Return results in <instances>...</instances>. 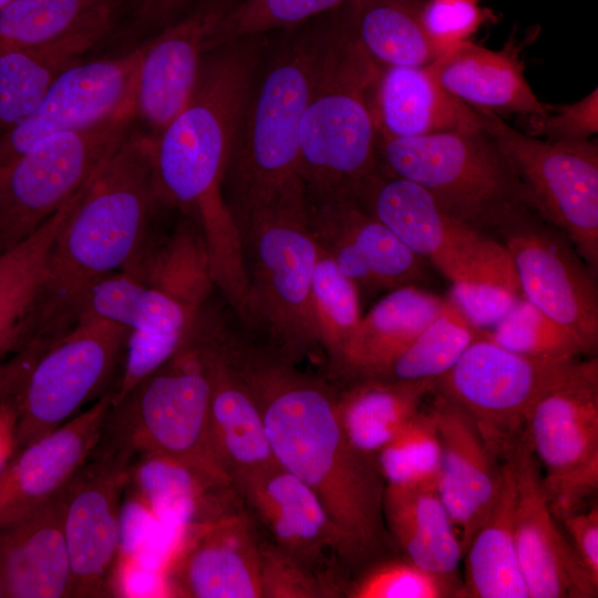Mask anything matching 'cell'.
<instances>
[{
  "label": "cell",
  "instance_id": "cell-1",
  "mask_svg": "<svg viewBox=\"0 0 598 598\" xmlns=\"http://www.w3.org/2000/svg\"><path fill=\"white\" fill-rule=\"evenodd\" d=\"M220 350L250 390L276 462L306 484L367 558L389 547L385 482L375 457L355 448L337 411V389L241 330Z\"/></svg>",
  "mask_w": 598,
  "mask_h": 598
},
{
  "label": "cell",
  "instance_id": "cell-2",
  "mask_svg": "<svg viewBox=\"0 0 598 598\" xmlns=\"http://www.w3.org/2000/svg\"><path fill=\"white\" fill-rule=\"evenodd\" d=\"M162 208L173 207L157 177L153 141L134 127L70 199L19 349L40 357L71 331L89 288L106 275L126 271L162 236L156 230Z\"/></svg>",
  "mask_w": 598,
  "mask_h": 598
},
{
  "label": "cell",
  "instance_id": "cell-3",
  "mask_svg": "<svg viewBox=\"0 0 598 598\" xmlns=\"http://www.w3.org/2000/svg\"><path fill=\"white\" fill-rule=\"evenodd\" d=\"M267 48L265 34H258L209 50L188 102L153 141L166 200L190 219L208 254L217 258L239 246V231L223 196V178Z\"/></svg>",
  "mask_w": 598,
  "mask_h": 598
},
{
  "label": "cell",
  "instance_id": "cell-4",
  "mask_svg": "<svg viewBox=\"0 0 598 598\" xmlns=\"http://www.w3.org/2000/svg\"><path fill=\"white\" fill-rule=\"evenodd\" d=\"M380 70L359 40L354 1L328 13L299 127L298 175L306 195H352L377 172L373 94Z\"/></svg>",
  "mask_w": 598,
  "mask_h": 598
},
{
  "label": "cell",
  "instance_id": "cell-5",
  "mask_svg": "<svg viewBox=\"0 0 598 598\" xmlns=\"http://www.w3.org/2000/svg\"><path fill=\"white\" fill-rule=\"evenodd\" d=\"M326 23L323 18L301 25L259 64L223 178V196L237 228L259 205L300 178L299 127Z\"/></svg>",
  "mask_w": 598,
  "mask_h": 598
},
{
  "label": "cell",
  "instance_id": "cell-6",
  "mask_svg": "<svg viewBox=\"0 0 598 598\" xmlns=\"http://www.w3.org/2000/svg\"><path fill=\"white\" fill-rule=\"evenodd\" d=\"M238 230L246 279L239 323L296 362L321 350L311 309L318 247L301 178L254 209Z\"/></svg>",
  "mask_w": 598,
  "mask_h": 598
},
{
  "label": "cell",
  "instance_id": "cell-7",
  "mask_svg": "<svg viewBox=\"0 0 598 598\" xmlns=\"http://www.w3.org/2000/svg\"><path fill=\"white\" fill-rule=\"evenodd\" d=\"M377 171L419 185L453 216L494 237L512 217L532 210L508 161L483 128L379 136Z\"/></svg>",
  "mask_w": 598,
  "mask_h": 598
},
{
  "label": "cell",
  "instance_id": "cell-8",
  "mask_svg": "<svg viewBox=\"0 0 598 598\" xmlns=\"http://www.w3.org/2000/svg\"><path fill=\"white\" fill-rule=\"evenodd\" d=\"M209 406L210 380L192 330L168 361L112 404L96 446L131 464L156 454L230 481L213 453Z\"/></svg>",
  "mask_w": 598,
  "mask_h": 598
},
{
  "label": "cell",
  "instance_id": "cell-9",
  "mask_svg": "<svg viewBox=\"0 0 598 598\" xmlns=\"http://www.w3.org/2000/svg\"><path fill=\"white\" fill-rule=\"evenodd\" d=\"M351 196L451 283L497 282L520 290L504 245L453 216L419 185L377 171Z\"/></svg>",
  "mask_w": 598,
  "mask_h": 598
},
{
  "label": "cell",
  "instance_id": "cell-10",
  "mask_svg": "<svg viewBox=\"0 0 598 598\" xmlns=\"http://www.w3.org/2000/svg\"><path fill=\"white\" fill-rule=\"evenodd\" d=\"M478 112L483 130L508 161L532 210L561 231L597 275V141H548L513 127L499 115Z\"/></svg>",
  "mask_w": 598,
  "mask_h": 598
},
{
  "label": "cell",
  "instance_id": "cell-11",
  "mask_svg": "<svg viewBox=\"0 0 598 598\" xmlns=\"http://www.w3.org/2000/svg\"><path fill=\"white\" fill-rule=\"evenodd\" d=\"M135 127L133 109L38 142L0 167V252L34 233L101 168Z\"/></svg>",
  "mask_w": 598,
  "mask_h": 598
},
{
  "label": "cell",
  "instance_id": "cell-12",
  "mask_svg": "<svg viewBox=\"0 0 598 598\" xmlns=\"http://www.w3.org/2000/svg\"><path fill=\"white\" fill-rule=\"evenodd\" d=\"M582 363L577 358L524 355L497 344L484 331L454 367L435 380L434 392L464 410L502 460L524 433L535 403Z\"/></svg>",
  "mask_w": 598,
  "mask_h": 598
},
{
  "label": "cell",
  "instance_id": "cell-13",
  "mask_svg": "<svg viewBox=\"0 0 598 598\" xmlns=\"http://www.w3.org/2000/svg\"><path fill=\"white\" fill-rule=\"evenodd\" d=\"M128 328L82 319L31 367L19 391L14 451L51 433L115 390Z\"/></svg>",
  "mask_w": 598,
  "mask_h": 598
},
{
  "label": "cell",
  "instance_id": "cell-14",
  "mask_svg": "<svg viewBox=\"0 0 598 598\" xmlns=\"http://www.w3.org/2000/svg\"><path fill=\"white\" fill-rule=\"evenodd\" d=\"M236 488L262 535L318 584L323 597H346L350 571L369 559L306 484L276 463Z\"/></svg>",
  "mask_w": 598,
  "mask_h": 598
},
{
  "label": "cell",
  "instance_id": "cell-15",
  "mask_svg": "<svg viewBox=\"0 0 598 598\" xmlns=\"http://www.w3.org/2000/svg\"><path fill=\"white\" fill-rule=\"evenodd\" d=\"M524 432L557 520L585 508L598 489L597 358L535 403Z\"/></svg>",
  "mask_w": 598,
  "mask_h": 598
},
{
  "label": "cell",
  "instance_id": "cell-16",
  "mask_svg": "<svg viewBox=\"0 0 598 598\" xmlns=\"http://www.w3.org/2000/svg\"><path fill=\"white\" fill-rule=\"evenodd\" d=\"M506 248L523 298L570 333L584 354L598 348L597 275L557 228L525 210L495 236Z\"/></svg>",
  "mask_w": 598,
  "mask_h": 598
},
{
  "label": "cell",
  "instance_id": "cell-17",
  "mask_svg": "<svg viewBox=\"0 0 598 598\" xmlns=\"http://www.w3.org/2000/svg\"><path fill=\"white\" fill-rule=\"evenodd\" d=\"M131 463L94 447L61 493L71 571V597L111 596L121 534V499Z\"/></svg>",
  "mask_w": 598,
  "mask_h": 598
},
{
  "label": "cell",
  "instance_id": "cell-18",
  "mask_svg": "<svg viewBox=\"0 0 598 598\" xmlns=\"http://www.w3.org/2000/svg\"><path fill=\"white\" fill-rule=\"evenodd\" d=\"M142 43L111 58L80 61L53 82L22 122L0 135V167L41 140L82 131L133 107Z\"/></svg>",
  "mask_w": 598,
  "mask_h": 598
},
{
  "label": "cell",
  "instance_id": "cell-19",
  "mask_svg": "<svg viewBox=\"0 0 598 598\" xmlns=\"http://www.w3.org/2000/svg\"><path fill=\"white\" fill-rule=\"evenodd\" d=\"M516 486L515 542L528 598H594L596 580L558 526L525 432L504 454Z\"/></svg>",
  "mask_w": 598,
  "mask_h": 598
},
{
  "label": "cell",
  "instance_id": "cell-20",
  "mask_svg": "<svg viewBox=\"0 0 598 598\" xmlns=\"http://www.w3.org/2000/svg\"><path fill=\"white\" fill-rule=\"evenodd\" d=\"M237 0H200L142 43L133 112L135 126L154 141L188 102L209 40ZM137 44V43H136Z\"/></svg>",
  "mask_w": 598,
  "mask_h": 598
},
{
  "label": "cell",
  "instance_id": "cell-21",
  "mask_svg": "<svg viewBox=\"0 0 598 598\" xmlns=\"http://www.w3.org/2000/svg\"><path fill=\"white\" fill-rule=\"evenodd\" d=\"M186 529L166 577L174 596L264 598L262 536L245 507Z\"/></svg>",
  "mask_w": 598,
  "mask_h": 598
},
{
  "label": "cell",
  "instance_id": "cell-22",
  "mask_svg": "<svg viewBox=\"0 0 598 598\" xmlns=\"http://www.w3.org/2000/svg\"><path fill=\"white\" fill-rule=\"evenodd\" d=\"M114 391L51 433L13 452L0 468V528L56 496L101 436Z\"/></svg>",
  "mask_w": 598,
  "mask_h": 598
},
{
  "label": "cell",
  "instance_id": "cell-23",
  "mask_svg": "<svg viewBox=\"0 0 598 598\" xmlns=\"http://www.w3.org/2000/svg\"><path fill=\"white\" fill-rule=\"evenodd\" d=\"M430 406L441 463L436 492L456 527L463 555L501 492L503 461L487 446L474 420L441 394Z\"/></svg>",
  "mask_w": 598,
  "mask_h": 598
},
{
  "label": "cell",
  "instance_id": "cell-24",
  "mask_svg": "<svg viewBox=\"0 0 598 598\" xmlns=\"http://www.w3.org/2000/svg\"><path fill=\"white\" fill-rule=\"evenodd\" d=\"M210 380V441L221 472L237 486L275 465L260 410L216 343L202 312L193 328Z\"/></svg>",
  "mask_w": 598,
  "mask_h": 598
},
{
  "label": "cell",
  "instance_id": "cell-25",
  "mask_svg": "<svg viewBox=\"0 0 598 598\" xmlns=\"http://www.w3.org/2000/svg\"><path fill=\"white\" fill-rule=\"evenodd\" d=\"M520 51L514 34L499 50L466 41L430 66L445 90L476 111L544 116L550 105L543 103L527 82Z\"/></svg>",
  "mask_w": 598,
  "mask_h": 598
},
{
  "label": "cell",
  "instance_id": "cell-26",
  "mask_svg": "<svg viewBox=\"0 0 598 598\" xmlns=\"http://www.w3.org/2000/svg\"><path fill=\"white\" fill-rule=\"evenodd\" d=\"M62 491L38 509L0 528V584L4 598L71 597Z\"/></svg>",
  "mask_w": 598,
  "mask_h": 598
},
{
  "label": "cell",
  "instance_id": "cell-27",
  "mask_svg": "<svg viewBox=\"0 0 598 598\" xmlns=\"http://www.w3.org/2000/svg\"><path fill=\"white\" fill-rule=\"evenodd\" d=\"M120 6L109 4L58 39L0 55V135L29 116L59 75L111 34Z\"/></svg>",
  "mask_w": 598,
  "mask_h": 598
},
{
  "label": "cell",
  "instance_id": "cell-28",
  "mask_svg": "<svg viewBox=\"0 0 598 598\" xmlns=\"http://www.w3.org/2000/svg\"><path fill=\"white\" fill-rule=\"evenodd\" d=\"M306 213L316 245L344 241L353 246L380 290L419 286L425 278L427 262L351 195H306Z\"/></svg>",
  "mask_w": 598,
  "mask_h": 598
},
{
  "label": "cell",
  "instance_id": "cell-29",
  "mask_svg": "<svg viewBox=\"0 0 598 598\" xmlns=\"http://www.w3.org/2000/svg\"><path fill=\"white\" fill-rule=\"evenodd\" d=\"M379 136L415 137L483 128L478 111L464 104L424 66H381L373 94Z\"/></svg>",
  "mask_w": 598,
  "mask_h": 598
},
{
  "label": "cell",
  "instance_id": "cell-30",
  "mask_svg": "<svg viewBox=\"0 0 598 598\" xmlns=\"http://www.w3.org/2000/svg\"><path fill=\"white\" fill-rule=\"evenodd\" d=\"M127 487L163 523L189 528L244 507L234 483L163 455H142L131 465Z\"/></svg>",
  "mask_w": 598,
  "mask_h": 598
},
{
  "label": "cell",
  "instance_id": "cell-31",
  "mask_svg": "<svg viewBox=\"0 0 598 598\" xmlns=\"http://www.w3.org/2000/svg\"><path fill=\"white\" fill-rule=\"evenodd\" d=\"M441 297L405 286L390 290L364 316L330 380L377 378L437 316Z\"/></svg>",
  "mask_w": 598,
  "mask_h": 598
},
{
  "label": "cell",
  "instance_id": "cell-32",
  "mask_svg": "<svg viewBox=\"0 0 598 598\" xmlns=\"http://www.w3.org/2000/svg\"><path fill=\"white\" fill-rule=\"evenodd\" d=\"M435 380L394 381L365 378L337 390V411L352 445L375 457L434 393Z\"/></svg>",
  "mask_w": 598,
  "mask_h": 598
},
{
  "label": "cell",
  "instance_id": "cell-33",
  "mask_svg": "<svg viewBox=\"0 0 598 598\" xmlns=\"http://www.w3.org/2000/svg\"><path fill=\"white\" fill-rule=\"evenodd\" d=\"M383 515L404 557L430 571L456 575L462 545L436 489L385 486Z\"/></svg>",
  "mask_w": 598,
  "mask_h": 598
},
{
  "label": "cell",
  "instance_id": "cell-34",
  "mask_svg": "<svg viewBox=\"0 0 598 598\" xmlns=\"http://www.w3.org/2000/svg\"><path fill=\"white\" fill-rule=\"evenodd\" d=\"M503 463L498 497L463 555V597L528 598L515 542V478L509 464Z\"/></svg>",
  "mask_w": 598,
  "mask_h": 598
},
{
  "label": "cell",
  "instance_id": "cell-35",
  "mask_svg": "<svg viewBox=\"0 0 598 598\" xmlns=\"http://www.w3.org/2000/svg\"><path fill=\"white\" fill-rule=\"evenodd\" d=\"M126 272L194 309L207 303L215 287L204 239L182 214L173 230L155 240Z\"/></svg>",
  "mask_w": 598,
  "mask_h": 598
},
{
  "label": "cell",
  "instance_id": "cell-36",
  "mask_svg": "<svg viewBox=\"0 0 598 598\" xmlns=\"http://www.w3.org/2000/svg\"><path fill=\"white\" fill-rule=\"evenodd\" d=\"M200 309L190 308L159 290L147 288L138 316L128 331L112 404L186 343Z\"/></svg>",
  "mask_w": 598,
  "mask_h": 598
},
{
  "label": "cell",
  "instance_id": "cell-37",
  "mask_svg": "<svg viewBox=\"0 0 598 598\" xmlns=\"http://www.w3.org/2000/svg\"><path fill=\"white\" fill-rule=\"evenodd\" d=\"M69 202L30 236L0 252V358L23 342L48 251Z\"/></svg>",
  "mask_w": 598,
  "mask_h": 598
},
{
  "label": "cell",
  "instance_id": "cell-38",
  "mask_svg": "<svg viewBox=\"0 0 598 598\" xmlns=\"http://www.w3.org/2000/svg\"><path fill=\"white\" fill-rule=\"evenodd\" d=\"M424 1H354L359 40L379 65L424 66L439 58L422 23Z\"/></svg>",
  "mask_w": 598,
  "mask_h": 598
},
{
  "label": "cell",
  "instance_id": "cell-39",
  "mask_svg": "<svg viewBox=\"0 0 598 598\" xmlns=\"http://www.w3.org/2000/svg\"><path fill=\"white\" fill-rule=\"evenodd\" d=\"M483 333L446 298L437 316L377 378L394 381L436 380L451 370Z\"/></svg>",
  "mask_w": 598,
  "mask_h": 598
},
{
  "label": "cell",
  "instance_id": "cell-40",
  "mask_svg": "<svg viewBox=\"0 0 598 598\" xmlns=\"http://www.w3.org/2000/svg\"><path fill=\"white\" fill-rule=\"evenodd\" d=\"M311 309L331 379L359 326L360 293L355 285L319 248L311 282Z\"/></svg>",
  "mask_w": 598,
  "mask_h": 598
},
{
  "label": "cell",
  "instance_id": "cell-41",
  "mask_svg": "<svg viewBox=\"0 0 598 598\" xmlns=\"http://www.w3.org/2000/svg\"><path fill=\"white\" fill-rule=\"evenodd\" d=\"M121 0H12L0 9V55L58 39Z\"/></svg>",
  "mask_w": 598,
  "mask_h": 598
},
{
  "label": "cell",
  "instance_id": "cell-42",
  "mask_svg": "<svg viewBox=\"0 0 598 598\" xmlns=\"http://www.w3.org/2000/svg\"><path fill=\"white\" fill-rule=\"evenodd\" d=\"M385 486L436 489L441 446L430 408L422 409L377 454Z\"/></svg>",
  "mask_w": 598,
  "mask_h": 598
},
{
  "label": "cell",
  "instance_id": "cell-43",
  "mask_svg": "<svg viewBox=\"0 0 598 598\" xmlns=\"http://www.w3.org/2000/svg\"><path fill=\"white\" fill-rule=\"evenodd\" d=\"M354 0H237L213 33L208 51L227 42L295 29Z\"/></svg>",
  "mask_w": 598,
  "mask_h": 598
},
{
  "label": "cell",
  "instance_id": "cell-44",
  "mask_svg": "<svg viewBox=\"0 0 598 598\" xmlns=\"http://www.w3.org/2000/svg\"><path fill=\"white\" fill-rule=\"evenodd\" d=\"M349 598H448L463 597L456 575L424 569L406 557L377 561L351 580Z\"/></svg>",
  "mask_w": 598,
  "mask_h": 598
},
{
  "label": "cell",
  "instance_id": "cell-45",
  "mask_svg": "<svg viewBox=\"0 0 598 598\" xmlns=\"http://www.w3.org/2000/svg\"><path fill=\"white\" fill-rule=\"evenodd\" d=\"M497 344L534 358L575 359L584 354L576 339L525 298L492 329L485 331Z\"/></svg>",
  "mask_w": 598,
  "mask_h": 598
},
{
  "label": "cell",
  "instance_id": "cell-46",
  "mask_svg": "<svg viewBox=\"0 0 598 598\" xmlns=\"http://www.w3.org/2000/svg\"><path fill=\"white\" fill-rule=\"evenodd\" d=\"M147 286L126 271H115L96 280L83 300L79 321L105 320L131 329L144 298Z\"/></svg>",
  "mask_w": 598,
  "mask_h": 598
},
{
  "label": "cell",
  "instance_id": "cell-47",
  "mask_svg": "<svg viewBox=\"0 0 598 598\" xmlns=\"http://www.w3.org/2000/svg\"><path fill=\"white\" fill-rule=\"evenodd\" d=\"M422 23L439 56L452 48L471 41V37L488 20L489 12L480 0H425Z\"/></svg>",
  "mask_w": 598,
  "mask_h": 598
},
{
  "label": "cell",
  "instance_id": "cell-48",
  "mask_svg": "<svg viewBox=\"0 0 598 598\" xmlns=\"http://www.w3.org/2000/svg\"><path fill=\"white\" fill-rule=\"evenodd\" d=\"M524 133L548 141H585L598 132V91L571 103L550 106L544 116H527Z\"/></svg>",
  "mask_w": 598,
  "mask_h": 598
},
{
  "label": "cell",
  "instance_id": "cell-49",
  "mask_svg": "<svg viewBox=\"0 0 598 598\" xmlns=\"http://www.w3.org/2000/svg\"><path fill=\"white\" fill-rule=\"evenodd\" d=\"M448 298L478 330L487 331L523 298L519 289L497 282L452 283Z\"/></svg>",
  "mask_w": 598,
  "mask_h": 598
},
{
  "label": "cell",
  "instance_id": "cell-50",
  "mask_svg": "<svg viewBox=\"0 0 598 598\" xmlns=\"http://www.w3.org/2000/svg\"><path fill=\"white\" fill-rule=\"evenodd\" d=\"M559 522L580 561L598 580V506L579 509Z\"/></svg>",
  "mask_w": 598,
  "mask_h": 598
},
{
  "label": "cell",
  "instance_id": "cell-51",
  "mask_svg": "<svg viewBox=\"0 0 598 598\" xmlns=\"http://www.w3.org/2000/svg\"><path fill=\"white\" fill-rule=\"evenodd\" d=\"M194 1L196 0H138L134 12L133 37H150L178 19Z\"/></svg>",
  "mask_w": 598,
  "mask_h": 598
},
{
  "label": "cell",
  "instance_id": "cell-52",
  "mask_svg": "<svg viewBox=\"0 0 598 598\" xmlns=\"http://www.w3.org/2000/svg\"><path fill=\"white\" fill-rule=\"evenodd\" d=\"M17 408L7 404L0 408V468L14 451V425Z\"/></svg>",
  "mask_w": 598,
  "mask_h": 598
},
{
  "label": "cell",
  "instance_id": "cell-53",
  "mask_svg": "<svg viewBox=\"0 0 598 598\" xmlns=\"http://www.w3.org/2000/svg\"><path fill=\"white\" fill-rule=\"evenodd\" d=\"M0 598H4V592H3L1 584H0Z\"/></svg>",
  "mask_w": 598,
  "mask_h": 598
}]
</instances>
